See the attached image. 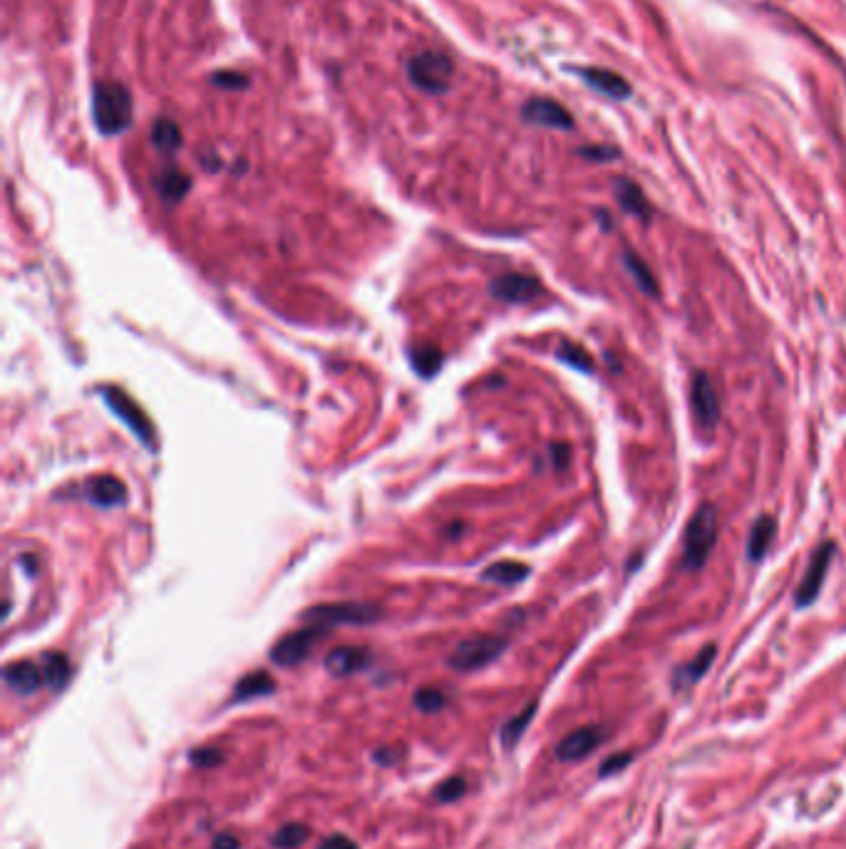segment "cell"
Wrapping results in <instances>:
<instances>
[{"label": "cell", "instance_id": "1", "mask_svg": "<svg viewBox=\"0 0 846 849\" xmlns=\"http://www.w3.org/2000/svg\"><path fill=\"white\" fill-rule=\"evenodd\" d=\"M92 117L105 137H115L132 125V95L120 82H97L92 90Z\"/></svg>", "mask_w": 846, "mask_h": 849}, {"label": "cell", "instance_id": "2", "mask_svg": "<svg viewBox=\"0 0 846 849\" xmlns=\"http://www.w3.org/2000/svg\"><path fill=\"white\" fill-rule=\"evenodd\" d=\"M717 539V509L713 504H700L698 512L690 517L683 537V564L685 569H703L715 549Z\"/></svg>", "mask_w": 846, "mask_h": 849}, {"label": "cell", "instance_id": "3", "mask_svg": "<svg viewBox=\"0 0 846 849\" xmlns=\"http://www.w3.org/2000/svg\"><path fill=\"white\" fill-rule=\"evenodd\" d=\"M452 75H455V63L437 50H422L407 63L410 82L427 95H442L450 90Z\"/></svg>", "mask_w": 846, "mask_h": 849}, {"label": "cell", "instance_id": "4", "mask_svg": "<svg viewBox=\"0 0 846 849\" xmlns=\"http://www.w3.org/2000/svg\"><path fill=\"white\" fill-rule=\"evenodd\" d=\"M306 624L318 626V629H330V626H368L380 619V609L370 604H318L303 611L301 616Z\"/></svg>", "mask_w": 846, "mask_h": 849}, {"label": "cell", "instance_id": "5", "mask_svg": "<svg viewBox=\"0 0 846 849\" xmlns=\"http://www.w3.org/2000/svg\"><path fill=\"white\" fill-rule=\"evenodd\" d=\"M504 648H507V638L502 636H494V634L472 636L467 638V641L457 643V648L450 653L447 663H450V668H455V671L459 673L477 671V668H484L492 661H497V658L504 653Z\"/></svg>", "mask_w": 846, "mask_h": 849}, {"label": "cell", "instance_id": "6", "mask_svg": "<svg viewBox=\"0 0 846 849\" xmlns=\"http://www.w3.org/2000/svg\"><path fill=\"white\" fill-rule=\"evenodd\" d=\"M102 398H105L107 408L112 410V413L117 415V418L122 420L134 435L139 437V440L144 442L147 447L154 445V427L149 423V418L144 415V410L139 408L137 403L130 398V395L125 393V390L115 388V385H107V388H102Z\"/></svg>", "mask_w": 846, "mask_h": 849}, {"label": "cell", "instance_id": "7", "mask_svg": "<svg viewBox=\"0 0 846 849\" xmlns=\"http://www.w3.org/2000/svg\"><path fill=\"white\" fill-rule=\"evenodd\" d=\"M832 559H834V542L819 544V549L812 554V559H809V566L807 571H804L802 584H799L797 589V596H794L799 609H802V606H812V601L819 596V591H822L824 586V579H827V571H829V564H832Z\"/></svg>", "mask_w": 846, "mask_h": 849}, {"label": "cell", "instance_id": "8", "mask_svg": "<svg viewBox=\"0 0 846 849\" xmlns=\"http://www.w3.org/2000/svg\"><path fill=\"white\" fill-rule=\"evenodd\" d=\"M321 636H323V629H318V626H308V629L293 631V634L283 636L281 641L271 648V661L283 668L298 666L301 661H306L308 653H311V648L316 646V641Z\"/></svg>", "mask_w": 846, "mask_h": 849}, {"label": "cell", "instance_id": "9", "mask_svg": "<svg viewBox=\"0 0 846 849\" xmlns=\"http://www.w3.org/2000/svg\"><path fill=\"white\" fill-rule=\"evenodd\" d=\"M690 403H693V413L698 418V425L703 430L713 432L717 420H720V400H717V390L713 380L705 373H698L690 383Z\"/></svg>", "mask_w": 846, "mask_h": 849}, {"label": "cell", "instance_id": "10", "mask_svg": "<svg viewBox=\"0 0 846 849\" xmlns=\"http://www.w3.org/2000/svg\"><path fill=\"white\" fill-rule=\"evenodd\" d=\"M521 117L524 122L536 127H549V130H571L574 127V117L566 107H561L556 100L549 97H534L521 107Z\"/></svg>", "mask_w": 846, "mask_h": 849}, {"label": "cell", "instance_id": "11", "mask_svg": "<svg viewBox=\"0 0 846 849\" xmlns=\"http://www.w3.org/2000/svg\"><path fill=\"white\" fill-rule=\"evenodd\" d=\"M603 743V730L598 725H586V728L574 730L556 745V758L564 763H576L591 755L598 745Z\"/></svg>", "mask_w": 846, "mask_h": 849}, {"label": "cell", "instance_id": "12", "mask_svg": "<svg viewBox=\"0 0 846 849\" xmlns=\"http://www.w3.org/2000/svg\"><path fill=\"white\" fill-rule=\"evenodd\" d=\"M492 293L499 301L529 303L541 296V283L526 274H504L492 283Z\"/></svg>", "mask_w": 846, "mask_h": 849}, {"label": "cell", "instance_id": "13", "mask_svg": "<svg viewBox=\"0 0 846 849\" xmlns=\"http://www.w3.org/2000/svg\"><path fill=\"white\" fill-rule=\"evenodd\" d=\"M373 663V653L360 646H340L326 656V668L333 676H353Z\"/></svg>", "mask_w": 846, "mask_h": 849}, {"label": "cell", "instance_id": "14", "mask_svg": "<svg viewBox=\"0 0 846 849\" xmlns=\"http://www.w3.org/2000/svg\"><path fill=\"white\" fill-rule=\"evenodd\" d=\"M85 497L97 507H122L127 502V487L117 477L100 475L87 482Z\"/></svg>", "mask_w": 846, "mask_h": 849}, {"label": "cell", "instance_id": "15", "mask_svg": "<svg viewBox=\"0 0 846 849\" xmlns=\"http://www.w3.org/2000/svg\"><path fill=\"white\" fill-rule=\"evenodd\" d=\"M5 683L13 688L20 696H30V693L38 691L45 683L43 668L35 666L33 661H15L10 666H5Z\"/></svg>", "mask_w": 846, "mask_h": 849}, {"label": "cell", "instance_id": "16", "mask_svg": "<svg viewBox=\"0 0 846 849\" xmlns=\"http://www.w3.org/2000/svg\"><path fill=\"white\" fill-rule=\"evenodd\" d=\"M579 75L586 85H591L593 90L611 97V100H626V97L631 95V85H628L621 75H616V72L611 70L586 68V70H579Z\"/></svg>", "mask_w": 846, "mask_h": 849}, {"label": "cell", "instance_id": "17", "mask_svg": "<svg viewBox=\"0 0 846 849\" xmlns=\"http://www.w3.org/2000/svg\"><path fill=\"white\" fill-rule=\"evenodd\" d=\"M775 534H777L775 517H770V514H762V517H757L755 524H752V529H750L747 557H750L752 562H760V559H765V554L770 552V544L775 542Z\"/></svg>", "mask_w": 846, "mask_h": 849}, {"label": "cell", "instance_id": "18", "mask_svg": "<svg viewBox=\"0 0 846 849\" xmlns=\"http://www.w3.org/2000/svg\"><path fill=\"white\" fill-rule=\"evenodd\" d=\"M715 653H717L715 646H705L703 651H700L698 656L693 658V661H688L685 666H680L678 671H675L673 686L678 688V691H680V688L695 686V683H698L700 678H703L705 673L710 671V666H713V661H715Z\"/></svg>", "mask_w": 846, "mask_h": 849}, {"label": "cell", "instance_id": "19", "mask_svg": "<svg viewBox=\"0 0 846 849\" xmlns=\"http://www.w3.org/2000/svg\"><path fill=\"white\" fill-rule=\"evenodd\" d=\"M154 184H157V192L164 202L177 204L182 202L189 194V189H192V177H189L187 172H182V169H164Z\"/></svg>", "mask_w": 846, "mask_h": 849}, {"label": "cell", "instance_id": "20", "mask_svg": "<svg viewBox=\"0 0 846 849\" xmlns=\"http://www.w3.org/2000/svg\"><path fill=\"white\" fill-rule=\"evenodd\" d=\"M616 199L623 207V212L638 216V219H651V204H648L646 194L641 192V187L633 184L631 179H618Z\"/></svg>", "mask_w": 846, "mask_h": 849}, {"label": "cell", "instance_id": "21", "mask_svg": "<svg viewBox=\"0 0 846 849\" xmlns=\"http://www.w3.org/2000/svg\"><path fill=\"white\" fill-rule=\"evenodd\" d=\"M531 574V569L521 562H494L482 571L484 581H492L499 586H514L524 581Z\"/></svg>", "mask_w": 846, "mask_h": 849}, {"label": "cell", "instance_id": "22", "mask_svg": "<svg viewBox=\"0 0 846 849\" xmlns=\"http://www.w3.org/2000/svg\"><path fill=\"white\" fill-rule=\"evenodd\" d=\"M152 144L154 149H159L162 154H174L182 147V130L174 120L167 117H159L152 125Z\"/></svg>", "mask_w": 846, "mask_h": 849}, {"label": "cell", "instance_id": "23", "mask_svg": "<svg viewBox=\"0 0 846 849\" xmlns=\"http://www.w3.org/2000/svg\"><path fill=\"white\" fill-rule=\"evenodd\" d=\"M40 668H43L45 683H48L55 693L63 691L65 683L70 681V661H67L63 653H45L43 661H40Z\"/></svg>", "mask_w": 846, "mask_h": 849}, {"label": "cell", "instance_id": "24", "mask_svg": "<svg viewBox=\"0 0 846 849\" xmlns=\"http://www.w3.org/2000/svg\"><path fill=\"white\" fill-rule=\"evenodd\" d=\"M273 688H276V683H273V678L266 671H254L236 683L234 696L239 701H249V698L268 696V693H273Z\"/></svg>", "mask_w": 846, "mask_h": 849}, {"label": "cell", "instance_id": "25", "mask_svg": "<svg viewBox=\"0 0 846 849\" xmlns=\"http://www.w3.org/2000/svg\"><path fill=\"white\" fill-rule=\"evenodd\" d=\"M623 261H626L628 271H631V276L636 279L638 288H641V291H646L648 296H658V281H655V276L651 274V269H648L646 261L638 259L633 251H626V254H623Z\"/></svg>", "mask_w": 846, "mask_h": 849}, {"label": "cell", "instance_id": "26", "mask_svg": "<svg viewBox=\"0 0 846 849\" xmlns=\"http://www.w3.org/2000/svg\"><path fill=\"white\" fill-rule=\"evenodd\" d=\"M440 363H442V353L437 351L435 346H420L412 351V365H415L417 373L425 375V378L435 375L437 370H440Z\"/></svg>", "mask_w": 846, "mask_h": 849}, {"label": "cell", "instance_id": "27", "mask_svg": "<svg viewBox=\"0 0 846 849\" xmlns=\"http://www.w3.org/2000/svg\"><path fill=\"white\" fill-rule=\"evenodd\" d=\"M306 840H308V827L298 825V822H288V825H283L281 830L273 835V845H276L278 849H296Z\"/></svg>", "mask_w": 846, "mask_h": 849}, {"label": "cell", "instance_id": "28", "mask_svg": "<svg viewBox=\"0 0 846 849\" xmlns=\"http://www.w3.org/2000/svg\"><path fill=\"white\" fill-rule=\"evenodd\" d=\"M534 710H536V703H531L529 708L521 710V713L517 715V718H512V720H509L507 725H504V730H502V743H504V748H512L514 743H519L521 733H524L526 725H529V723H531V718H534Z\"/></svg>", "mask_w": 846, "mask_h": 849}, {"label": "cell", "instance_id": "29", "mask_svg": "<svg viewBox=\"0 0 846 849\" xmlns=\"http://www.w3.org/2000/svg\"><path fill=\"white\" fill-rule=\"evenodd\" d=\"M559 358L564 360L566 365H571V368L584 370V373H591L593 370V358L584 348L576 346V343H564V346L559 348Z\"/></svg>", "mask_w": 846, "mask_h": 849}, {"label": "cell", "instance_id": "30", "mask_svg": "<svg viewBox=\"0 0 846 849\" xmlns=\"http://www.w3.org/2000/svg\"><path fill=\"white\" fill-rule=\"evenodd\" d=\"M415 708L422 713H437V710L445 708V693L437 691V688H420L415 693Z\"/></svg>", "mask_w": 846, "mask_h": 849}, {"label": "cell", "instance_id": "31", "mask_svg": "<svg viewBox=\"0 0 846 849\" xmlns=\"http://www.w3.org/2000/svg\"><path fill=\"white\" fill-rule=\"evenodd\" d=\"M209 82L216 87H224V90H244V87H249V77L236 70L214 72V75L209 77Z\"/></svg>", "mask_w": 846, "mask_h": 849}, {"label": "cell", "instance_id": "32", "mask_svg": "<svg viewBox=\"0 0 846 849\" xmlns=\"http://www.w3.org/2000/svg\"><path fill=\"white\" fill-rule=\"evenodd\" d=\"M464 790H467V780L457 778V775H455V778H447L445 782H442V785H437L435 797L440 802H455L464 795Z\"/></svg>", "mask_w": 846, "mask_h": 849}, {"label": "cell", "instance_id": "33", "mask_svg": "<svg viewBox=\"0 0 846 849\" xmlns=\"http://www.w3.org/2000/svg\"><path fill=\"white\" fill-rule=\"evenodd\" d=\"M189 760H192V765H196V768H216L219 763H224V755L216 748H196L192 750V755H189Z\"/></svg>", "mask_w": 846, "mask_h": 849}, {"label": "cell", "instance_id": "34", "mask_svg": "<svg viewBox=\"0 0 846 849\" xmlns=\"http://www.w3.org/2000/svg\"><path fill=\"white\" fill-rule=\"evenodd\" d=\"M628 763H631V755H613V758H608L606 763L601 765V775H613V773H618V770L626 768Z\"/></svg>", "mask_w": 846, "mask_h": 849}, {"label": "cell", "instance_id": "35", "mask_svg": "<svg viewBox=\"0 0 846 849\" xmlns=\"http://www.w3.org/2000/svg\"><path fill=\"white\" fill-rule=\"evenodd\" d=\"M581 154L588 159H598V162H603V159H616L618 152L611 147H586L581 149Z\"/></svg>", "mask_w": 846, "mask_h": 849}, {"label": "cell", "instance_id": "36", "mask_svg": "<svg viewBox=\"0 0 846 849\" xmlns=\"http://www.w3.org/2000/svg\"><path fill=\"white\" fill-rule=\"evenodd\" d=\"M318 849H358V845H355V842L350 840V837L335 835V837H328V840L323 842V845L318 847Z\"/></svg>", "mask_w": 846, "mask_h": 849}, {"label": "cell", "instance_id": "37", "mask_svg": "<svg viewBox=\"0 0 846 849\" xmlns=\"http://www.w3.org/2000/svg\"><path fill=\"white\" fill-rule=\"evenodd\" d=\"M211 849H239V840H236L234 835H229V832H224V835H219L211 842Z\"/></svg>", "mask_w": 846, "mask_h": 849}]
</instances>
